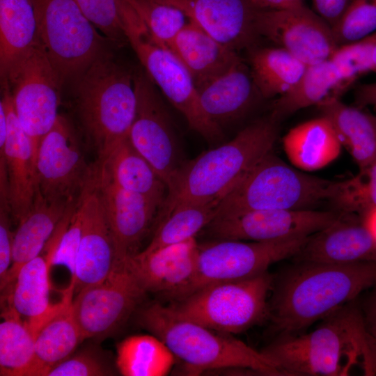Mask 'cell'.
I'll use <instances>...</instances> for the list:
<instances>
[{
  "label": "cell",
  "mask_w": 376,
  "mask_h": 376,
  "mask_svg": "<svg viewBox=\"0 0 376 376\" xmlns=\"http://www.w3.org/2000/svg\"><path fill=\"white\" fill-rule=\"evenodd\" d=\"M376 286V260L295 262L274 281L269 318L280 335L299 334Z\"/></svg>",
  "instance_id": "obj_1"
},
{
  "label": "cell",
  "mask_w": 376,
  "mask_h": 376,
  "mask_svg": "<svg viewBox=\"0 0 376 376\" xmlns=\"http://www.w3.org/2000/svg\"><path fill=\"white\" fill-rule=\"evenodd\" d=\"M260 351L282 375L345 376L359 366L365 375L376 373V346L354 301L311 331L280 335Z\"/></svg>",
  "instance_id": "obj_2"
},
{
  "label": "cell",
  "mask_w": 376,
  "mask_h": 376,
  "mask_svg": "<svg viewBox=\"0 0 376 376\" xmlns=\"http://www.w3.org/2000/svg\"><path fill=\"white\" fill-rule=\"evenodd\" d=\"M278 122L271 115L258 120L231 141L185 161L168 186L156 226L178 207L222 199L258 162L272 151Z\"/></svg>",
  "instance_id": "obj_3"
},
{
  "label": "cell",
  "mask_w": 376,
  "mask_h": 376,
  "mask_svg": "<svg viewBox=\"0 0 376 376\" xmlns=\"http://www.w3.org/2000/svg\"><path fill=\"white\" fill-rule=\"evenodd\" d=\"M137 322L160 338L188 373L236 369L282 375L277 366L261 351L231 334L182 318L168 305L154 303L140 309Z\"/></svg>",
  "instance_id": "obj_4"
},
{
  "label": "cell",
  "mask_w": 376,
  "mask_h": 376,
  "mask_svg": "<svg viewBox=\"0 0 376 376\" xmlns=\"http://www.w3.org/2000/svg\"><path fill=\"white\" fill-rule=\"evenodd\" d=\"M134 73L108 52L75 81L76 111L97 164L129 136L136 109Z\"/></svg>",
  "instance_id": "obj_5"
},
{
  "label": "cell",
  "mask_w": 376,
  "mask_h": 376,
  "mask_svg": "<svg viewBox=\"0 0 376 376\" xmlns=\"http://www.w3.org/2000/svg\"><path fill=\"white\" fill-rule=\"evenodd\" d=\"M335 183L301 171L271 151L222 198L215 217L256 210H313L329 202Z\"/></svg>",
  "instance_id": "obj_6"
},
{
  "label": "cell",
  "mask_w": 376,
  "mask_h": 376,
  "mask_svg": "<svg viewBox=\"0 0 376 376\" xmlns=\"http://www.w3.org/2000/svg\"><path fill=\"white\" fill-rule=\"evenodd\" d=\"M118 2L127 41L152 81L183 115L190 129L208 142L222 140L221 126L204 111L195 83L185 66L168 46L154 38L126 0Z\"/></svg>",
  "instance_id": "obj_7"
},
{
  "label": "cell",
  "mask_w": 376,
  "mask_h": 376,
  "mask_svg": "<svg viewBox=\"0 0 376 376\" xmlns=\"http://www.w3.org/2000/svg\"><path fill=\"white\" fill-rule=\"evenodd\" d=\"M274 281L267 271L244 279L212 283L168 306L182 318L233 335L269 318Z\"/></svg>",
  "instance_id": "obj_8"
},
{
  "label": "cell",
  "mask_w": 376,
  "mask_h": 376,
  "mask_svg": "<svg viewBox=\"0 0 376 376\" xmlns=\"http://www.w3.org/2000/svg\"><path fill=\"white\" fill-rule=\"evenodd\" d=\"M40 43L64 84L109 52L75 0H31Z\"/></svg>",
  "instance_id": "obj_9"
},
{
  "label": "cell",
  "mask_w": 376,
  "mask_h": 376,
  "mask_svg": "<svg viewBox=\"0 0 376 376\" xmlns=\"http://www.w3.org/2000/svg\"><path fill=\"white\" fill-rule=\"evenodd\" d=\"M2 83L9 88L17 117L33 143L36 157L42 139L58 116L63 86L41 43L10 68Z\"/></svg>",
  "instance_id": "obj_10"
},
{
  "label": "cell",
  "mask_w": 376,
  "mask_h": 376,
  "mask_svg": "<svg viewBox=\"0 0 376 376\" xmlns=\"http://www.w3.org/2000/svg\"><path fill=\"white\" fill-rule=\"evenodd\" d=\"M308 237L249 242L219 240L198 244L196 274L183 297L209 284L244 279L267 272L272 265L293 258Z\"/></svg>",
  "instance_id": "obj_11"
},
{
  "label": "cell",
  "mask_w": 376,
  "mask_h": 376,
  "mask_svg": "<svg viewBox=\"0 0 376 376\" xmlns=\"http://www.w3.org/2000/svg\"><path fill=\"white\" fill-rule=\"evenodd\" d=\"M96 173V164L88 163L70 123L58 115L37 150V193L49 202L76 203Z\"/></svg>",
  "instance_id": "obj_12"
},
{
  "label": "cell",
  "mask_w": 376,
  "mask_h": 376,
  "mask_svg": "<svg viewBox=\"0 0 376 376\" xmlns=\"http://www.w3.org/2000/svg\"><path fill=\"white\" fill-rule=\"evenodd\" d=\"M146 292L127 259L100 283L83 288L72 301L74 318L84 338L103 337L123 324Z\"/></svg>",
  "instance_id": "obj_13"
},
{
  "label": "cell",
  "mask_w": 376,
  "mask_h": 376,
  "mask_svg": "<svg viewBox=\"0 0 376 376\" xmlns=\"http://www.w3.org/2000/svg\"><path fill=\"white\" fill-rule=\"evenodd\" d=\"M135 117L129 133L134 148L152 166L167 187L185 162L170 118L146 72L134 73Z\"/></svg>",
  "instance_id": "obj_14"
},
{
  "label": "cell",
  "mask_w": 376,
  "mask_h": 376,
  "mask_svg": "<svg viewBox=\"0 0 376 376\" xmlns=\"http://www.w3.org/2000/svg\"><path fill=\"white\" fill-rule=\"evenodd\" d=\"M334 210H269L215 217L206 227L218 240L270 242L310 236L331 224Z\"/></svg>",
  "instance_id": "obj_15"
},
{
  "label": "cell",
  "mask_w": 376,
  "mask_h": 376,
  "mask_svg": "<svg viewBox=\"0 0 376 376\" xmlns=\"http://www.w3.org/2000/svg\"><path fill=\"white\" fill-rule=\"evenodd\" d=\"M256 27L259 36L307 65L328 59L338 47L330 25L306 5L285 10L260 9Z\"/></svg>",
  "instance_id": "obj_16"
},
{
  "label": "cell",
  "mask_w": 376,
  "mask_h": 376,
  "mask_svg": "<svg viewBox=\"0 0 376 376\" xmlns=\"http://www.w3.org/2000/svg\"><path fill=\"white\" fill-rule=\"evenodd\" d=\"M77 210L81 218V236L75 277L70 283L77 292L104 280L121 262L100 202L96 178L84 191Z\"/></svg>",
  "instance_id": "obj_17"
},
{
  "label": "cell",
  "mask_w": 376,
  "mask_h": 376,
  "mask_svg": "<svg viewBox=\"0 0 376 376\" xmlns=\"http://www.w3.org/2000/svg\"><path fill=\"white\" fill-rule=\"evenodd\" d=\"M96 186L118 260L125 261L139 252L141 242L156 222L162 204L121 188L102 175L97 167Z\"/></svg>",
  "instance_id": "obj_18"
},
{
  "label": "cell",
  "mask_w": 376,
  "mask_h": 376,
  "mask_svg": "<svg viewBox=\"0 0 376 376\" xmlns=\"http://www.w3.org/2000/svg\"><path fill=\"white\" fill-rule=\"evenodd\" d=\"M72 214L61 221L42 251L24 263L17 272L7 296L8 304L27 324L34 336L43 323L61 306L50 301L49 272L60 242L68 227Z\"/></svg>",
  "instance_id": "obj_19"
},
{
  "label": "cell",
  "mask_w": 376,
  "mask_h": 376,
  "mask_svg": "<svg viewBox=\"0 0 376 376\" xmlns=\"http://www.w3.org/2000/svg\"><path fill=\"white\" fill-rule=\"evenodd\" d=\"M198 244L195 238L152 251H139L127 258L130 269L146 292L171 301L183 297L196 272Z\"/></svg>",
  "instance_id": "obj_20"
},
{
  "label": "cell",
  "mask_w": 376,
  "mask_h": 376,
  "mask_svg": "<svg viewBox=\"0 0 376 376\" xmlns=\"http://www.w3.org/2000/svg\"><path fill=\"white\" fill-rule=\"evenodd\" d=\"M162 1L179 8L190 21L236 52L255 47L259 38L256 21L261 8L252 0Z\"/></svg>",
  "instance_id": "obj_21"
},
{
  "label": "cell",
  "mask_w": 376,
  "mask_h": 376,
  "mask_svg": "<svg viewBox=\"0 0 376 376\" xmlns=\"http://www.w3.org/2000/svg\"><path fill=\"white\" fill-rule=\"evenodd\" d=\"M1 85L8 130L5 144L0 146V157L5 162L12 217L18 223L33 207L37 193L36 157L33 143L17 117L9 88L6 83Z\"/></svg>",
  "instance_id": "obj_22"
},
{
  "label": "cell",
  "mask_w": 376,
  "mask_h": 376,
  "mask_svg": "<svg viewBox=\"0 0 376 376\" xmlns=\"http://www.w3.org/2000/svg\"><path fill=\"white\" fill-rule=\"evenodd\" d=\"M293 259L330 264L376 260V242L359 215L339 212L331 224L308 237Z\"/></svg>",
  "instance_id": "obj_23"
},
{
  "label": "cell",
  "mask_w": 376,
  "mask_h": 376,
  "mask_svg": "<svg viewBox=\"0 0 376 376\" xmlns=\"http://www.w3.org/2000/svg\"><path fill=\"white\" fill-rule=\"evenodd\" d=\"M196 89L204 111L219 126L242 117L263 98L249 65L240 57Z\"/></svg>",
  "instance_id": "obj_24"
},
{
  "label": "cell",
  "mask_w": 376,
  "mask_h": 376,
  "mask_svg": "<svg viewBox=\"0 0 376 376\" xmlns=\"http://www.w3.org/2000/svg\"><path fill=\"white\" fill-rule=\"evenodd\" d=\"M77 203L49 202L36 193L33 207L14 232L12 263L2 290L13 283L22 265L42 251L61 221Z\"/></svg>",
  "instance_id": "obj_25"
},
{
  "label": "cell",
  "mask_w": 376,
  "mask_h": 376,
  "mask_svg": "<svg viewBox=\"0 0 376 376\" xmlns=\"http://www.w3.org/2000/svg\"><path fill=\"white\" fill-rule=\"evenodd\" d=\"M168 47L189 71L196 87L227 70L240 57L190 20Z\"/></svg>",
  "instance_id": "obj_26"
},
{
  "label": "cell",
  "mask_w": 376,
  "mask_h": 376,
  "mask_svg": "<svg viewBox=\"0 0 376 376\" xmlns=\"http://www.w3.org/2000/svg\"><path fill=\"white\" fill-rule=\"evenodd\" d=\"M282 142L292 165L304 172L331 164L340 155L343 146L332 123L323 115L292 127Z\"/></svg>",
  "instance_id": "obj_27"
},
{
  "label": "cell",
  "mask_w": 376,
  "mask_h": 376,
  "mask_svg": "<svg viewBox=\"0 0 376 376\" xmlns=\"http://www.w3.org/2000/svg\"><path fill=\"white\" fill-rule=\"evenodd\" d=\"M74 292L75 286L70 284L63 292L61 306L36 333L31 376H45L49 369L72 354L84 340L72 310Z\"/></svg>",
  "instance_id": "obj_28"
},
{
  "label": "cell",
  "mask_w": 376,
  "mask_h": 376,
  "mask_svg": "<svg viewBox=\"0 0 376 376\" xmlns=\"http://www.w3.org/2000/svg\"><path fill=\"white\" fill-rule=\"evenodd\" d=\"M99 171L121 188L154 199L163 205L168 193L164 181L132 145L121 141L100 164Z\"/></svg>",
  "instance_id": "obj_29"
},
{
  "label": "cell",
  "mask_w": 376,
  "mask_h": 376,
  "mask_svg": "<svg viewBox=\"0 0 376 376\" xmlns=\"http://www.w3.org/2000/svg\"><path fill=\"white\" fill-rule=\"evenodd\" d=\"M348 86L330 58L308 65L296 86L275 100L271 116L279 121L302 109L319 106L330 99L338 98Z\"/></svg>",
  "instance_id": "obj_30"
},
{
  "label": "cell",
  "mask_w": 376,
  "mask_h": 376,
  "mask_svg": "<svg viewBox=\"0 0 376 376\" xmlns=\"http://www.w3.org/2000/svg\"><path fill=\"white\" fill-rule=\"evenodd\" d=\"M332 123L342 146L359 169L376 162V118L359 109L345 104L338 98L318 106Z\"/></svg>",
  "instance_id": "obj_31"
},
{
  "label": "cell",
  "mask_w": 376,
  "mask_h": 376,
  "mask_svg": "<svg viewBox=\"0 0 376 376\" xmlns=\"http://www.w3.org/2000/svg\"><path fill=\"white\" fill-rule=\"evenodd\" d=\"M40 43L31 0H0V75Z\"/></svg>",
  "instance_id": "obj_32"
},
{
  "label": "cell",
  "mask_w": 376,
  "mask_h": 376,
  "mask_svg": "<svg viewBox=\"0 0 376 376\" xmlns=\"http://www.w3.org/2000/svg\"><path fill=\"white\" fill-rule=\"evenodd\" d=\"M249 65L256 88L265 99L289 92L308 66L280 47H252L249 49Z\"/></svg>",
  "instance_id": "obj_33"
},
{
  "label": "cell",
  "mask_w": 376,
  "mask_h": 376,
  "mask_svg": "<svg viewBox=\"0 0 376 376\" xmlns=\"http://www.w3.org/2000/svg\"><path fill=\"white\" fill-rule=\"evenodd\" d=\"M134 335L116 347V366L124 376H164L172 370L176 358L157 336Z\"/></svg>",
  "instance_id": "obj_34"
},
{
  "label": "cell",
  "mask_w": 376,
  "mask_h": 376,
  "mask_svg": "<svg viewBox=\"0 0 376 376\" xmlns=\"http://www.w3.org/2000/svg\"><path fill=\"white\" fill-rule=\"evenodd\" d=\"M0 323V375L31 376L35 363V336L8 304Z\"/></svg>",
  "instance_id": "obj_35"
},
{
  "label": "cell",
  "mask_w": 376,
  "mask_h": 376,
  "mask_svg": "<svg viewBox=\"0 0 376 376\" xmlns=\"http://www.w3.org/2000/svg\"><path fill=\"white\" fill-rule=\"evenodd\" d=\"M221 200L175 208L156 226L151 241L143 251H152L195 238L214 219Z\"/></svg>",
  "instance_id": "obj_36"
},
{
  "label": "cell",
  "mask_w": 376,
  "mask_h": 376,
  "mask_svg": "<svg viewBox=\"0 0 376 376\" xmlns=\"http://www.w3.org/2000/svg\"><path fill=\"white\" fill-rule=\"evenodd\" d=\"M329 203L334 211L359 216L376 207V162L349 179L336 181Z\"/></svg>",
  "instance_id": "obj_37"
},
{
  "label": "cell",
  "mask_w": 376,
  "mask_h": 376,
  "mask_svg": "<svg viewBox=\"0 0 376 376\" xmlns=\"http://www.w3.org/2000/svg\"><path fill=\"white\" fill-rule=\"evenodd\" d=\"M155 40L168 46L189 22L177 7L162 0H126Z\"/></svg>",
  "instance_id": "obj_38"
},
{
  "label": "cell",
  "mask_w": 376,
  "mask_h": 376,
  "mask_svg": "<svg viewBox=\"0 0 376 376\" xmlns=\"http://www.w3.org/2000/svg\"><path fill=\"white\" fill-rule=\"evenodd\" d=\"M339 45L363 39L376 32V0H351L331 28Z\"/></svg>",
  "instance_id": "obj_39"
},
{
  "label": "cell",
  "mask_w": 376,
  "mask_h": 376,
  "mask_svg": "<svg viewBox=\"0 0 376 376\" xmlns=\"http://www.w3.org/2000/svg\"><path fill=\"white\" fill-rule=\"evenodd\" d=\"M85 15L104 36L118 47L127 42L118 0H75Z\"/></svg>",
  "instance_id": "obj_40"
},
{
  "label": "cell",
  "mask_w": 376,
  "mask_h": 376,
  "mask_svg": "<svg viewBox=\"0 0 376 376\" xmlns=\"http://www.w3.org/2000/svg\"><path fill=\"white\" fill-rule=\"evenodd\" d=\"M372 35L358 41L339 45L329 57L349 85L362 75L374 71Z\"/></svg>",
  "instance_id": "obj_41"
},
{
  "label": "cell",
  "mask_w": 376,
  "mask_h": 376,
  "mask_svg": "<svg viewBox=\"0 0 376 376\" xmlns=\"http://www.w3.org/2000/svg\"><path fill=\"white\" fill-rule=\"evenodd\" d=\"M113 372L97 352L84 350L49 369L45 376H104Z\"/></svg>",
  "instance_id": "obj_42"
},
{
  "label": "cell",
  "mask_w": 376,
  "mask_h": 376,
  "mask_svg": "<svg viewBox=\"0 0 376 376\" xmlns=\"http://www.w3.org/2000/svg\"><path fill=\"white\" fill-rule=\"evenodd\" d=\"M12 219L7 188L0 187V283L1 290L5 286L12 263L14 236V233L11 229Z\"/></svg>",
  "instance_id": "obj_43"
},
{
  "label": "cell",
  "mask_w": 376,
  "mask_h": 376,
  "mask_svg": "<svg viewBox=\"0 0 376 376\" xmlns=\"http://www.w3.org/2000/svg\"><path fill=\"white\" fill-rule=\"evenodd\" d=\"M81 218L77 206L54 255L52 265H63L70 273V281L75 274V263L81 236Z\"/></svg>",
  "instance_id": "obj_44"
},
{
  "label": "cell",
  "mask_w": 376,
  "mask_h": 376,
  "mask_svg": "<svg viewBox=\"0 0 376 376\" xmlns=\"http://www.w3.org/2000/svg\"><path fill=\"white\" fill-rule=\"evenodd\" d=\"M314 10L332 28L340 19L351 0H312Z\"/></svg>",
  "instance_id": "obj_45"
},
{
  "label": "cell",
  "mask_w": 376,
  "mask_h": 376,
  "mask_svg": "<svg viewBox=\"0 0 376 376\" xmlns=\"http://www.w3.org/2000/svg\"><path fill=\"white\" fill-rule=\"evenodd\" d=\"M355 101L359 107L373 106L376 108V81L357 87Z\"/></svg>",
  "instance_id": "obj_46"
},
{
  "label": "cell",
  "mask_w": 376,
  "mask_h": 376,
  "mask_svg": "<svg viewBox=\"0 0 376 376\" xmlns=\"http://www.w3.org/2000/svg\"><path fill=\"white\" fill-rule=\"evenodd\" d=\"M261 9L285 10L299 7L304 4V0H252Z\"/></svg>",
  "instance_id": "obj_47"
},
{
  "label": "cell",
  "mask_w": 376,
  "mask_h": 376,
  "mask_svg": "<svg viewBox=\"0 0 376 376\" xmlns=\"http://www.w3.org/2000/svg\"><path fill=\"white\" fill-rule=\"evenodd\" d=\"M367 330L376 346V297L373 295L363 313Z\"/></svg>",
  "instance_id": "obj_48"
},
{
  "label": "cell",
  "mask_w": 376,
  "mask_h": 376,
  "mask_svg": "<svg viewBox=\"0 0 376 376\" xmlns=\"http://www.w3.org/2000/svg\"><path fill=\"white\" fill-rule=\"evenodd\" d=\"M360 217L363 224L376 242V207L366 212Z\"/></svg>",
  "instance_id": "obj_49"
},
{
  "label": "cell",
  "mask_w": 376,
  "mask_h": 376,
  "mask_svg": "<svg viewBox=\"0 0 376 376\" xmlns=\"http://www.w3.org/2000/svg\"><path fill=\"white\" fill-rule=\"evenodd\" d=\"M373 36V50L372 57L374 67V72L376 73V32L372 34Z\"/></svg>",
  "instance_id": "obj_50"
},
{
  "label": "cell",
  "mask_w": 376,
  "mask_h": 376,
  "mask_svg": "<svg viewBox=\"0 0 376 376\" xmlns=\"http://www.w3.org/2000/svg\"><path fill=\"white\" fill-rule=\"evenodd\" d=\"M375 292H374V293H373V295L376 297V286L375 287Z\"/></svg>",
  "instance_id": "obj_51"
},
{
  "label": "cell",
  "mask_w": 376,
  "mask_h": 376,
  "mask_svg": "<svg viewBox=\"0 0 376 376\" xmlns=\"http://www.w3.org/2000/svg\"><path fill=\"white\" fill-rule=\"evenodd\" d=\"M375 118H376V116H375Z\"/></svg>",
  "instance_id": "obj_52"
}]
</instances>
